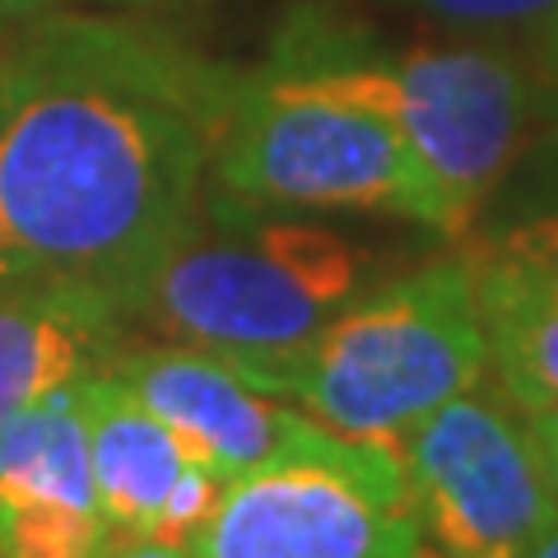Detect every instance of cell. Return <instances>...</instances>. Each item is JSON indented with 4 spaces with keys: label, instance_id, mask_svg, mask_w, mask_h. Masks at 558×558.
<instances>
[{
    "label": "cell",
    "instance_id": "cell-14",
    "mask_svg": "<svg viewBox=\"0 0 558 558\" xmlns=\"http://www.w3.org/2000/svg\"><path fill=\"white\" fill-rule=\"evenodd\" d=\"M89 558H196L186 539L163 535H140V531H108V539Z\"/></svg>",
    "mask_w": 558,
    "mask_h": 558
},
{
    "label": "cell",
    "instance_id": "cell-5",
    "mask_svg": "<svg viewBox=\"0 0 558 558\" xmlns=\"http://www.w3.org/2000/svg\"><path fill=\"white\" fill-rule=\"evenodd\" d=\"M275 65L387 117L428 172L447 238L470 229L526 131V80L494 51L433 47L381 61L336 38H307L279 47Z\"/></svg>",
    "mask_w": 558,
    "mask_h": 558
},
{
    "label": "cell",
    "instance_id": "cell-9",
    "mask_svg": "<svg viewBox=\"0 0 558 558\" xmlns=\"http://www.w3.org/2000/svg\"><path fill=\"white\" fill-rule=\"evenodd\" d=\"M102 539L80 387L0 418V558H89Z\"/></svg>",
    "mask_w": 558,
    "mask_h": 558
},
{
    "label": "cell",
    "instance_id": "cell-12",
    "mask_svg": "<svg viewBox=\"0 0 558 558\" xmlns=\"http://www.w3.org/2000/svg\"><path fill=\"white\" fill-rule=\"evenodd\" d=\"M80 405L89 428L94 494L108 531L159 535L172 498L201 457L108 368L80 381Z\"/></svg>",
    "mask_w": 558,
    "mask_h": 558
},
{
    "label": "cell",
    "instance_id": "cell-2",
    "mask_svg": "<svg viewBox=\"0 0 558 558\" xmlns=\"http://www.w3.org/2000/svg\"><path fill=\"white\" fill-rule=\"evenodd\" d=\"M359 289H368V256L349 238L205 191L196 223L117 312L154 340L209 349L252 373L293 359Z\"/></svg>",
    "mask_w": 558,
    "mask_h": 558
},
{
    "label": "cell",
    "instance_id": "cell-17",
    "mask_svg": "<svg viewBox=\"0 0 558 558\" xmlns=\"http://www.w3.org/2000/svg\"><path fill=\"white\" fill-rule=\"evenodd\" d=\"M57 0H0V20H24V14H43Z\"/></svg>",
    "mask_w": 558,
    "mask_h": 558
},
{
    "label": "cell",
    "instance_id": "cell-10",
    "mask_svg": "<svg viewBox=\"0 0 558 558\" xmlns=\"http://www.w3.org/2000/svg\"><path fill=\"white\" fill-rule=\"evenodd\" d=\"M135 336L94 289L0 275V418L80 387Z\"/></svg>",
    "mask_w": 558,
    "mask_h": 558
},
{
    "label": "cell",
    "instance_id": "cell-8",
    "mask_svg": "<svg viewBox=\"0 0 558 558\" xmlns=\"http://www.w3.org/2000/svg\"><path fill=\"white\" fill-rule=\"evenodd\" d=\"M108 373L223 480L247 475L303 428V410L252 387L238 363L178 340H131Z\"/></svg>",
    "mask_w": 558,
    "mask_h": 558
},
{
    "label": "cell",
    "instance_id": "cell-4",
    "mask_svg": "<svg viewBox=\"0 0 558 558\" xmlns=\"http://www.w3.org/2000/svg\"><path fill=\"white\" fill-rule=\"evenodd\" d=\"M209 191L242 209H359L442 233V209L405 135L377 108L289 70L238 80Z\"/></svg>",
    "mask_w": 558,
    "mask_h": 558
},
{
    "label": "cell",
    "instance_id": "cell-11",
    "mask_svg": "<svg viewBox=\"0 0 558 558\" xmlns=\"http://www.w3.org/2000/svg\"><path fill=\"white\" fill-rule=\"evenodd\" d=\"M465 260L498 391L521 418L558 410V256L508 233Z\"/></svg>",
    "mask_w": 558,
    "mask_h": 558
},
{
    "label": "cell",
    "instance_id": "cell-16",
    "mask_svg": "<svg viewBox=\"0 0 558 558\" xmlns=\"http://www.w3.org/2000/svg\"><path fill=\"white\" fill-rule=\"evenodd\" d=\"M512 238H521V242H531V247H539V252L558 256V215H554V219L521 223V229H512Z\"/></svg>",
    "mask_w": 558,
    "mask_h": 558
},
{
    "label": "cell",
    "instance_id": "cell-1",
    "mask_svg": "<svg viewBox=\"0 0 558 558\" xmlns=\"http://www.w3.org/2000/svg\"><path fill=\"white\" fill-rule=\"evenodd\" d=\"M233 94L163 33L43 14L0 51V275L117 307L196 223Z\"/></svg>",
    "mask_w": 558,
    "mask_h": 558
},
{
    "label": "cell",
    "instance_id": "cell-18",
    "mask_svg": "<svg viewBox=\"0 0 558 558\" xmlns=\"http://www.w3.org/2000/svg\"><path fill=\"white\" fill-rule=\"evenodd\" d=\"M526 558H558V517L535 535V545L526 549Z\"/></svg>",
    "mask_w": 558,
    "mask_h": 558
},
{
    "label": "cell",
    "instance_id": "cell-13",
    "mask_svg": "<svg viewBox=\"0 0 558 558\" xmlns=\"http://www.w3.org/2000/svg\"><path fill=\"white\" fill-rule=\"evenodd\" d=\"M418 5L451 24H517L558 10V0H418Z\"/></svg>",
    "mask_w": 558,
    "mask_h": 558
},
{
    "label": "cell",
    "instance_id": "cell-6",
    "mask_svg": "<svg viewBox=\"0 0 558 558\" xmlns=\"http://www.w3.org/2000/svg\"><path fill=\"white\" fill-rule=\"evenodd\" d=\"M196 558H418L405 461L391 438H349L303 418L191 535Z\"/></svg>",
    "mask_w": 558,
    "mask_h": 558
},
{
    "label": "cell",
    "instance_id": "cell-3",
    "mask_svg": "<svg viewBox=\"0 0 558 558\" xmlns=\"http://www.w3.org/2000/svg\"><path fill=\"white\" fill-rule=\"evenodd\" d=\"M247 377L336 433L400 442L488 377L470 260L442 256L359 289L293 359Z\"/></svg>",
    "mask_w": 558,
    "mask_h": 558
},
{
    "label": "cell",
    "instance_id": "cell-15",
    "mask_svg": "<svg viewBox=\"0 0 558 558\" xmlns=\"http://www.w3.org/2000/svg\"><path fill=\"white\" fill-rule=\"evenodd\" d=\"M526 433H531V447H535V461L545 470V480L558 498V410H545V414H531L526 418Z\"/></svg>",
    "mask_w": 558,
    "mask_h": 558
},
{
    "label": "cell",
    "instance_id": "cell-7",
    "mask_svg": "<svg viewBox=\"0 0 558 558\" xmlns=\"http://www.w3.org/2000/svg\"><path fill=\"white\" fill-rule=\"evenodd\" d=\"M418 558H526L558 517L526 418L502 391L470 387L400 438Z\"/></svg>",
    "mask_w": 558,
    "mask_h": 558
}]
</instances>
